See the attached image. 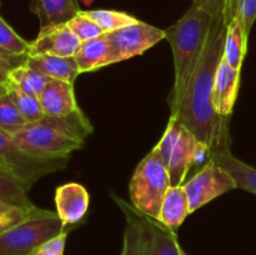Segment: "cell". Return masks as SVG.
I'll return each instance as SVG.
<instances>
[{"instance_id":"obj_33","label":"cell","mask_w":256,"mask_h":255,"mask_svg":"<svg viewBox=\"0 0 256 255\" xmlns=\"http://www.w3.org/2000/svg\"><path fill=\"white\" fill-rule=\"evenodd\" d=\"M26 59L28 55H14L0 48V62L12 65V68H18L20 65L25 64Z\"/></svg>"},{"instance_id":"obj_21","label":"cell","mask_w":256,"mask_h":255,"mask_svg":"<svg viewBox=\"0 0 256 255\" xmlns=\"http://www.w3.org/2000/svg\"><path fill=\"white\" fill-rule=\"evenodd\" d=\"M146 218L150 228V242L146 255H188L180 246L176 232L164 226L152 218Z\"/></svg>"},{"instance_id":"obj_25","label":"cell","mask_w":256,"mask_h":255,"mask_svg":"<svg viewBox=\"0 0 256 255\" xmlns=\"http://www.w3.org/2000/svg\"><path fill=\"white\" fill-rule=\"evenodd\" d=\"M89 18H92L104 32H114V30L120 29V28L128 26L134 22H139L132 15L128 14L124 12H118V10H106V9H99V10H89L85 12Z\"/></svg>"},{"instance_id":"obj_7","label":"cell","mask_w":256,"mask_h":255,"mask_svg":"<svg viewBox=\"0 0 256 255\" xmlns=\"http://www.w3.org/2000/svg\"><path fill=\"white\" fill-rule=\"evenodd\" d=\"M66 165L68 159H39L26 154L16 146L12 135L0 130V166L16 175L29 189L42 176Z\"/></svg>"},{"instance_id":"obj_9","label":"cell","mask_w":256,"mask_h":255,"mask_svg":"<svg viewBox=\"0 0 256 255\" xmlns=\"http://www.w3.org/2000/svg\"><path fill=\"white\" fill-rule=\"evenodd\" d=\"M182 186L189 198L190 212H194L220 195L236 189L238 185L226 170L212 160H208L206 164L192 179L186 180Z\"/></svg>"},{"instance_id":"obj_16","label":"cell","mask_w":256,"mask_h":255,"mask_svg":"<svg viewBox=\"0 0 256 255\" xmlns=\"http://www.w3.org/2000/svg\"><path fill=\"white\" fill-rule=\"evenodd\" d=\"M25 64L39 70L50 79L62 80L72 84H74L79 74H82L75 56H55V55L28 56Z\"/></svg>"},{"instance_id":"obj_27","label":"cell","mask_w":256,"mask_h":255,"mask_svg":"<svg viewBox=\"0 0 256 255\" xmlns=\"http://www.w3.org/2000/svg\"><path fill=\"white\" fill-rule=\"evenodd\" d=\"M42 209L35 208V209H24L22 206L12 204V202L0 200V235L10 230L12 228L22 224L25 220L30 219L36 215Z\"/></svg>"},{"instance_id":"obj_35","label":"cell","mask_w":256,"mask_h":255,"mask_svg":"<svg viewBox=\"0 0 256 255\" xmlns=\"http://www.w3.org/2000/svg\"><path fill=\"white\" fill-rule=\"evenodd\" d=\"M8 85H2L0 84V96H2V95H5L8 92Z\"/></svg>"},{"instance_id":"obj_20","label":"cell","mask_w":256,"mask_h":255,"mask_svg":"<svg viewBox=\"0 0 256 255\" xmlns=\"http://www.w3.org/2000/svg\"><path fill=\"white\" fill-rule=\"evenodd\" d=\"M249 35L239 19H232L226 25V35L224 42L222 59L229 62L235 69L242 70V62L245 59Z\"/></svg>"},{"instance_id":"obj_36","label":"cell","mask_w":256,"mask_h":255,"mask_svg":"<svg viewBox=\"0 0 256 255\" xmlns=\"http://www.w3.org/2000/svg\"><path fill=\"white\" fill-rule=\"evenodd\" d=\"M0 4H2V0H0Z\"/></svg>"},{"instance_id":"obj_23","label":"cell","mask_w":256,"mask_h":255,"mask_svg":"<svg viewBox=\"0 0 256 255\" xmlns=\"http://www.w3.org/2000/svg\"><path fill=\"white\" fill-rule=\"evenodd\" d=\"M28 185L9 170L0 166V200L12 202L24 209H35L34 204L28 196Z\"/></svg>"},{"instance_id":"obj_34","label":"cell","mask_w":256,"mask_h":255,"mask_svg":"<svg viewBox=\"0 0 256 255\" xmlns=\"http://www.w3.org/2000/svg\"><path fill=\"white\" fill-rule=\"evenodd\" d=\"M15 69L12 65L4 64V62H0V84L8 85L9 82V76L12 70Z\"/></svg>"},{"instance_id":"obj_4","label":"cell","mask_w":256,"mask_h":255,"mask_svg":"<svg viewBox=\"0 0 256 255\" xmlns=\"http://www.w3.org/2000/svg\"><path fill=\"white\" fill-rule=\"evenodd\" d=\"M154 149L169 172L172 186L184 185L190 169L202 158L209 160L210 156L209 149L174 116L169 118L166 129Z\"/></svg>"},{"instance_id":"obj_32","label":"cell","mask_w":256,"mask_h":255,"mask_svg":"<svg viewBox=\"0 0 256 255\" xmlns=\"http://www.w3.org/2000/svg\"><path fill=\"white\" fill-rule=\"evenodd\" d=\"M192 5L209 12L215 19L224 18L226 0H192Z\"/></svg>"},{"instance_id":"obj_26","label":"cell","mask_w":256,"mask_h":255,"mask_svg":"<svg viewBox=\"0 0 256 255\" xmlns=\"http://www.w3.org/2000/svg\"><path fill=\"white\" fill-rule=\"evenodd\" d=\"M235 18L242 22L249 35L256 20V0H226L224 14L226 25Z\"/></svg>"},{"instance_id":"obj_1","label":"cell","mask_w":256,"mask_h":255,"mask_svg":"<svg viewBox=\"0 0 256 255\" xmlns=\"http://www.w3.org/2000/svg\"><path fill=\"white\" fill-rule=\"evenodd\" d=\"M225 35L226 22L224 18H220L186 88L176 102L169 104L170 116L182 122L209 149L210 156L224 148H230V119L218 115L212 102L215 72L224 54Z\"/></svg>"},{"instance_id":"obj_29","label":"cell","mask_w":256,"mask_h":255,"mask_svg":"<svg viewBox=\"0 0 256 255\" xmlns=\"http://www.w3.org/2000/svg\"><path fill=\"white\" fill-rule=\"evenodd\" d=\"M30 42L22 39L15 30L0 16V48L14 55H28Z\"/></svg>"},{"instance_id":"obj_3","label":"cell","mask_w":256,"mask_h":255,"mask_svg":"<svg viewBox=\"0 0 256 255\" xmlns=\"http://www.w3.org/2000/svg\"><path fill=\"white\" fill-rule=\"evenodd\" d=\"M216 22L218 19L209 12L192 4L175 24L164 30L165 40L172 50L175 70L174 86L168 100L169 104L176 102L186 88Z\"/></svg>"},{"instance_id":"obj_17","label":"cell","mask_w":256,"mask_h":255,"mask_svg":"<svg viewBox=\"0 0 256 255\" xmlns=\"http://www.w3.org/2000/svg\"><path fill=\"white\" fill-rule=\"evenodd\" d=\"M192 214L190 212L189 198L184 186H170L162 199V208H160L158 222L164 226L176 232L188 215Z\"/></svg>"},{"instance_id":"obj_19","label":"cell","mask_w":256,"mask_h":255,"mask_svg":"<svg viewBox=\"0 0 256 255\" xmlns=\"http://www.w3.org/2000/svg\"><path fill=\"white\" fill-rule=\"evenodd\" d=\"M209 160L216 162L219 166L226 170L236 182L238 188L256 194V168L238 159L230 148H224L214 152Z\"/></svg>"},{"instance_id":"obj_5","label":"cell","mask_w":256,"mask_h":255,"mask_svg":"<svg viewBox=\"0 0 256 255\" xmlns=\"http://www.w3.org/2000/svg\"><path fill=\"white\" fill-rule=\"evenodd\" d=\"M172 186L170 175L156 150L152 152L138 164L129 185L132 205L145 216L156 220L162 199Z\"/></svg>"},{"instance_id":"obj_6","label":"cell","mask_w":256,"mask_h":255,"mask_svg":"<svg viewBox=\"0 0 256 255\" xmlns=\"http://www.w3.org/2000/svg\"><path fill=\"white\" fill-rule=\"evenodd\" d=\"M72 228L62 224L56 212L42 209L0 235V255H32L40 245Z\"/></svg>"},{"instance_id":"obj_24","label":"cell","mask_w":256,"mask_h":255,"mask_svg":"<svg viewBox=\"0 0 256 255\" xmlns=\"http://www.w3.org/2000/svg\"><path fill=\"white\" fill-rule=\"evenodd\" d=\"M26 124L28 122L19 112L9 92L0 96V130L12 135L22 130Z\"/></svg>"},{"instance_id":"obj_12","label":"cell","mask_w":256,"mask_h":255,"mask_svg":"<svg viewBox=\"0 0 256 255\" xmlns=\"http://www.w3.org/2000/svg\"><path fill=\"white\" fill-rule=\"evenodd\" d=\"M240 85V70L232 68L222 59L214 78L212 102L218 115L222 118L232 116Z\"/></svg>"},{"instance_id":"obj_11","label":"cell","mask_w":256,"mask_h":255,"mask_svg":"<svg viewBox=\"0 0 256 255\" xmlns=\"http://www.w3.org/2000/svg\"><path fill=\"white\" fill-rule=\"evenodd\" d=\"M90 196L88 190L78 182L60 185L55 190L56 214L68 228H75L86 215Z\"/></svg>"},{"instance_id":"obj_8","label":"cell","mask_w":256,"mask_h":255,"mask_svg":"<svg viewBox=\"0 0 256 255\" xmlns=\"http://www.w3.org/2000/svg\"><path fill=\"white\" fill-rule=\"evenodd\" d=\"M105 35L112 49V64L142 55L165 39L164 30L140 20Z\"/></svg>"},{"instance_id":"obj_28","label":"cell","mask_w":256,"mask_h":255,"mask_svg":"<svg viewBox=\"0 0 256 255\" xmlns=\"http://www.w3.org/2000/svg\"><path fill=\"white\" fill-rule=\"evenodd\" d=\"M10 96L16 104L18 109L22 112L24 119L28 122H35L42 120L45 116L44 109L42 106L39 96H34V95L25 94V92H20V90L14 89V88H8Z\"/></svg>"},{"instance_id":"obj_18","label":"cell","mask_w":256,"mask_h":255,"mask_svg":"<svg viewBox=\"0 0 256 255\" xmlns=\"http://www.w3.org/2000/svg\"><path fill=\"white\" fill-rule=\"evenodd\" d=\"M75 59L80 72H94L112 65V49L106 35L102 34L94 39L82 42L75 54Z\"/></svg>"},{"instance_id":"obj_31","label":"cell","mask_w":256,"mask_h":255,"mask_svg":"<svg viewBox=\"0 0 256 255\" xmlns=\"http://www.w3.org/2000/svg\"><path fill=\"white\" fill-rule=\"evenodd\" d=\"M68 235L69 232H64L58 236L48 240L46 242L40 245L32 255H64Z\"/></svg>"},{"instance_id":"obj_13","label":"cell","mask_w":256,"mask_h":255,"mask_svg":"<svg viewBox=\"0 0 256 255\" xmlns=\"http://www.w3.org/2000/svg\"><path fill=\"white\" fill-rule=\"evenodd\" d=\"M115 202L122 208L126 219V228L122 239V249L120 255H146L150 242V228L148 218L138 212L125 200L114 196Z\"/></svg>"},{"instance_id":"obj_15","label":"cell","mask_w":256,"mask_h":255,"mask_svg":"<svg viewBox=\"0 0 256 255\" xmlns=\"http://www.w3.org/2000/svg\"><path fill=\"white\" fill-rule=\"evenodd\" d=\"M30 10L39 18V32L66 25L82 12L79 0H32Z\"/></svg>"},{"instance_id":"obj_2","label":"cell","mask_w":256,"mask_h":255,"mask_svg":"<svg viewBox=\"0 0 256 255\" xmlns=\"http://www.w3.org/2000/svg\"><path fill=\"white\" fill-rule=\"evenodd\" d=\"M92 132V125L82 109L64 116L45 115L42 120L28 122L12 134L20 150L39 159H68L82 149Z\"/></svg>"},{"instance_id":"obj_14","label":"cell","mask_w":256,"mask_h":255,"mask_svg":"<svg viewBox=\"0 0 256 255\" xmlns=\"http://www.w3.org/2000/svg\"><path fill=\"white\" fill-rule=\"evenodd\" d=\"M45 115L64 116L80 109L74 92V84L52 79L39 95Z\"/></svg>"},{"instance_id":"obj_30","label":"cell","mask_w":256,"mask_h":255,"mask_svg":"<svg viewBox=\"0 0 256 255\" xmlns=\"http://www.w3.org/2000/svg\"><path fill=\"white\" fill-rule=\"evenodd\" d=\"M66 25L70 28V30L74 32L75 36H76L82 42L105 34L102 30V28H100L92 18L88 16L85 12H80L79 14L75 18H72Z\"/></svg>"},{"instance_id":"obj_10","label":"cell","mask_w":256,"mask_h":255,"mask_svg":"<svg viewBox=\"0 0 256 255\" xmlns=\"http://www.w3.org/2000/svg\"><path fill=\"white\" fill-rule=\"evenodd\" d=\"M80 44L82 42L75 36L68 25H60L39 32L35 40L30 42L28 56H75Z\"/></svg>"},{"instance_id":"obj_22","label":"cell","mask_w":256,"mask_h":255,"mask_svg":"<svg viewBox=\"0 0 256 255\" xmlns=\"http://www.w3.org/2000/svg\"><path fill=\"white\" fill-rule=\"evenodd\" d=\"M50 80L52 79L49 76L40 72L39 70L22 64L12 70L8 88H14L25 94L39 96Z\"/></svg>"}]
</instances>
